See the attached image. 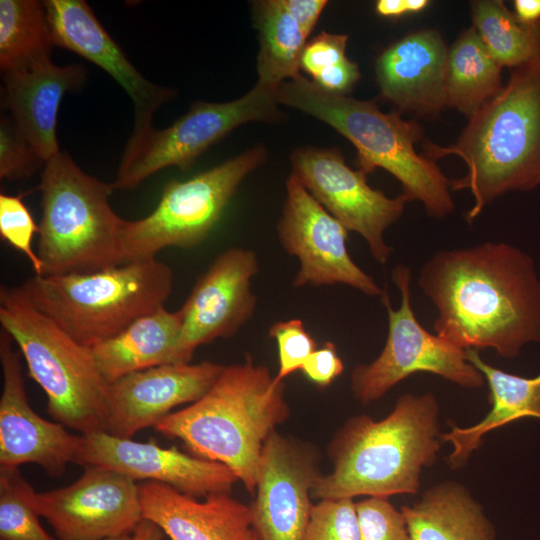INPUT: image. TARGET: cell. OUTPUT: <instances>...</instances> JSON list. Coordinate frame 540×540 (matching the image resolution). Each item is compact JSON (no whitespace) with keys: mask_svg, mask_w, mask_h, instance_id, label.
<instances>
[{"mask_svg":"<svg viewBox=\"0 0 540 540\" xmlns=\"http://www.w3.org/2000/svg\"><path fill=\"white\" fill-rule=\"evenodd\" d=\"M418 283L436 307V335L458 348H491L512 359L540 342V279L531 256L516 246L439 251Z\"/></svg>","mask_w":540,"mask_h":540,"instance_id":"cell-1","label":"cell"},{"mask_svg":"<svg viewBox=\"0 0 540 540\" xmlns=\"http://www.w3.org/2000/svg\"><path fill=\"white\" fill-rule=\"evenodd\" d=\"M423 148L434 161L455 155L465 162L466 174L449 186L473 195L465 215L469 224L502 194L539 186L540 55L511 69L507 83L469 117L454 144L426 140Z\"/></svg>","mask_w":540,"mask_h":540,"instance_id":"cell-2","label":"cell"},{"mask_svg":"<svg viewBox=\"0 0 540 540\" xmlns=\"http://www.w3.org/2000/svg\"><path fill=\"white\" fill-rule=\"evenodd\" d=\"M439 427V405L431 392L402 395L381 420L351 417L330 443L333 469L318 477L312 498L416 495L423 469L437 460Z\"/></svg>","mask_w":540,"mask_h":540,"instance_id":"cell-3","label":"cell"},{"mask_svg":"<svg viewBox=\"0 0 540 540\" xmlns=\"http://www.w3.org/2000/svg\"><path fill=\"white\" fill-rule=\"evenodd\" d=\"M284 382L251 358L225 366L210 390L154 427L194 456L227 466L255 493L267 438L289 416Z\"/></svg>","mask_w":540,"mask_h":540,"instance_id":"cell-4","label":"cell"},{"mask_svg":"<svg viewBox=\"0 0 540 540\" xmlns=\"http://www.w3.org/2000/svg\"><path fill=\"white\" fill-rule=\"evenodd\" d=\"M276 99L333 127L356 148V166L364 174L382 168L401 184L407 201H419L427 214L443 218L454 209L449 179L436 161L418 154L423 128L398 113H385L374 101L333 94L300 75L276 88Z\"/></svg>","mask_w":540,"mask_h":540,"instance_id":"cell-5","label":"cell"},{"mask_svg":"<svg viewBox=\"0 0 540 540\" xmlns=\"http://www.w3.org/2000/svg\"><path fill=\"white\" fill-rule=\"evenodd\" d=\"M173 285L172 269L151 258L90 273L34 275L22 287L70 337L93 348L164 307Z\"/></svg>","mask_w":540,"mask_h":540,"instance_id":"cell-6","label":"cell"},{"mask_svg":"<svg viewBox=\"0 0 540 540\" xmlns=\"http://www.w3.org/2000/svg\"><path fill=\"white\" fill-rule=\"evenodd\" d=\"M37 255L42 275L90 273L124 263L125 220L112 209V183L84 172L67 152L45 163Z\"/></svg>","mask_w":540,"mask_h":540,"instance_id":"cell-7","label":"cell"},{"mask_svg":"<svg viewBox=\"0 0 540 540\" xmlns=\"http://www.w3.org/2000/svg\"><path fill=\"white\" fill-rule=\"evenodd\" d=\"M0 323L45 392L49 414L81 434L106 432L109 383L91 348L40 311L22 285L1 286Z\"/></svg>","mask_w":540,"mask_h":540,"instance_id":"cell-8","label":"cell"},{"mask_svg":"<svg viewBox=\"0 0 540 540\" xmlns=\"http://www.w3.org/2000/svg\"><path fill=\"white\" fill-rule=\"evenodd\" d=\"M261 145L187 180L165 184L155 209L137 220H125L124 263L156 258L163 249L199 246L220 221L240 184L266 160Z\"/></svg>","mask_w":540,"mask_h":540,"instance_id":"cell-9","label":"cell"},{"mask_svg":"<svg viewBox=\"0 0 540 540\" xmlns=\"http://www.w3.org/2000/svg\"><path fill=\"white\" fill-rule=\"evenodd\" d=\"M276 89L256 83L230 102L197 101L171 126L154 127L140 140L127 144L118 168L114 190H131L158 171L175 166L188 170L211 145L236 127L251 121L275 123L283 118Z\"/></svg>","mask_w":540,"mask_h":540,"instance_id":"cell-10","label":"cell"},{"mask_svg":"<svg viewBox=\"0 0 540 540\" xmlns=\"http://www.w3.org/2000/svg\"><path fill=\"white\" fill-rule=\"evenodd\" d=\"M392 279L401 294V304L393 309L385 291L382 300L388 315V334L380 354L368 364H358L351 374V391L366 405L382 398L396 384L417 372H428L477 389L486 383L482 373L458 348L427 331L411 307V270L398 265Z\"/></svg>","mask_w":540,"mask_h":540,"instance_id":"cell-11","label":"cell"},{"mask_svg":"<svg viewBox=\"0 0 540 540\" xmlns=\"http://www.w3.org/2000/svg\"><path fill=\"white\" fill-rule=\"evenodd\" d=\"M292 175L348 231L367 243L374 260L385 264L392 248L386 229L403 214L407 200L372 188L366 174L351 169L337 148L301 147L291 154Z\"/></svg>","mask_w":540,"mask_h":540,"instance_id":"cell-12","label":"cell"},{"mask_svg":"<svg viewBox=\"0 0 540 540\" xmlns=\"http://www.w3.org/2000/svg\"><path fill=\"white\" fill-rule=\"evenodd\" d=\"M277 224L281 247L297 258L293 286L343 284L368 296H382L375 279L363 271L347 249L348 230L290 174Z\"/></svg>","mask_w":540,"mask_h":540,"instance_id":"cell-13","label":"cell"},{"mask_svg":"<svg viewBox=\"0 0 540 540\" xmlns=\"http://www.w3.org/2000/svg\"><path fill=\"white\" fill-rule=\"evenodd\" d=\"M41 517L59 540H105L132 535L143 518L139 485L102 466H86L72 484L35 495Z\"/></svg>","mask_w":540,"mask_h":540,"instance_id":"cell-14","label":"cell"},{"mask_svg":"<svg viewBox=\"0 0 540 540\" xmlns=\"http://www.w3.org/2000/svg\"><path fill=\"white\" fill-rule=\"evenodd\" d=\"M258 271L253 250L230 247L197 278L178 309L182 363H190L199 346L230 338L251 320L257 304L251 281Z\"/></svg>","mask_w":540,"mask_h":540,"instance_id":"cell-15","label":"cell"},{"mask_svg":"<svg viewBox=\"0 0 540 540\" xmlns=\"http://www.w3.org/2000/svg\"><path fill=\"white\" fill-rule=\"evenodd\" d=\"M74 463L102 466L136 480L168 485L191 497L229 493L238 481L224 464L162 447L120 438L105 431L80 434Z\"/></svg>","mask_w":540,"mask_h":540,"instance_id":"cell-16","label":"cell"},{"mask_svg":"<svg viewBox=\"0 0 540 540\" xmlns=\"http://www.w3.org/2000/svg\"><path fill=\"white\" fill-rule=\"evenodd\" d=\"M320 475L317 456L309 447L276 431L270 434L250 505L261 540H303L314 505L312 489Z\"/></svg>","mask_w":540,"mask_h":540,"instance_id":"cell-17","label":"cell"},{"mask_svg":"<svg viewBox=\"0 0 540 540\" xmlns=\"http://www.w3.org/2000/svg\"><path fill=\"white\" fill-rule=\"evenodd\" d=\"M54 46L70 50L102 68L132 100L134 127L127 144L153 128L158 108L175 92L147 80L128 60L83 0L43 1Z\"/></svg>","mask_w":540,"mask_h":540,"instance_id":"cell-18","label":"cell"},{"mask_svg":"<svg viewBox=\"0 0 540 540\" xmlns=\"http://www.w3.org/2000/svg\"><path fill=\"white\" fill-rule=\"evenodd\" d=\"M4 331L0 332L3 388L0 397V467L37 464L52 476L74 463L80 435L63 424L50 422L31 407L26 395L20 353Z\"/></svg>","mask_w":540,"mask_h":540,"instance_id":"cell-19","label":"cell"},{"mask_svg":"<svg viewBox=\"0 0 540 540\" xmlns=\"http://www.w3.org/2000/svg\"><path fill=\"white\" fill-rule=\"evenodd\" d=\"M224 367L211 361L164 364L110 382L106 432L131 438L138 431L155 426L173 408L203 397Z\"/></svg>","mask_w":540,"mask_h":540,"instance_id":"cell-20","label":"cell"},{"mask_svg":"<svg viewBox=\"0 0 540 540\" xmlns=\"http://www.w3.org/2000/svg\"><path fill=\"white\" fill-rule=\"evenodd\" d=\"M1 73L2 105L47 162L60 152L56 124L61 100L85 84L86 69L80 64L58 66L50 56H44Z\"/></svg>","mask_w":540,"mask_h":540,"instance_id":"cell-21","label":"cell"},{"mask_svg":"<svg viewBox=\"0 0 540 540\" xmlns=\"http://www.w3.org/2000/svg\"><path fill=\"white\" fill-rule=\"evenodd\" d=\"M448 52L436 30H419L396 41L376 61L380 96L400 110L439 116L447 107Z\"/></svg>","mask_w":540,"mask_h":540,"instance_id":"cell-22","label":"cell"},{"mask_svg":"<svg viewBox=\"0 0 540 540\" xmlns=\"http://www.w3.org/2000/svg\"><path fill=\"white\" fill-rule=\"evenodd\" d=\"M143 518L159 526L170 540H261L250 506L216 493L198 501L157 482L139 485Z\"/></svg>","mask_w":540,"mask_h":540,"instance_id":"cell-23","label":"cell"},{"mask_svg":"<svg viewBox=\"0 0 540 540\" xmlns=\"http://www.w3.org/2000/svg\"><path fill=\"white\" fill-rule=\"evenodd\" d=\"M466 353L468 361L485 378L491 408L478 423L468 427L451 423L450 430L440 434L441 442L452 446L447 459L452 469L464 467L493 429L526 417L540 419V374L531 378L518 376L486 363L475 349H467Z\"/></svg>","mask_w":540,"mask_h":540,"instance_id":"cell-24","label":"cell"},{"mask_svg":"<svg viewBox=\"0 0 540 540\" xmlns=\"http://www.w3.org/2000/svg\"><path fill=\"white\" fill-rule=\"evenodd\" d=\"M180 337L179 311L161 307L91 350L101 374L110 383L133 372L182 363Z\"/></svg>","mask_w":540,"mask_h":540,"instance_id":"cell-25","label":"cell"},{"mask_svg":"<svg viewBox=\"0 0 540 540\" xmlns=\"http://www.w3.org/2000/svg\"><path fill=\"white\" fill-rule=\"evenodd\" d=\"M401 511L411 540H496L482 505L459 482L436 484Z\"/></svg>","mask_w":540,"mask_h":540,"instance_id":"cell-26","label":"cell"},{"mask_svg":"<svg viewBox=\"0 0 540 540\" xmlns=\"http://www.w3.org/2000/svg\"><path fill=\"white\" fill-rule=\"evenodd\" d=\"M501 69L475 28L465 30L448 52L447 107L472 116L502 89Z\"/></svg>","mask_w":540,"mask_h":540,"instance_id":"cell-27","label":"cell"},{"mask_svg":"<svg viewBox=\"0 0 540 540\" xmlns=\"http://www.w3.org/2000/svg\"><path fill=\"white\" fill-rule=\"evenodd\" d=\"M253 18L260 46L257 82L276 89L284 81L298 78L307 37L281 0L254 2Z\"/></svg>","mask_w":540,"mask_h":540,"instance_id":"cell-28","label":"cell"},{"mask_svg":"<svg viewBox=\"0 0 540 540\" xmlns=\"http://www.w3.org/2000/svg\"><path fill=\"white\" fill-rule=\"evenodd\" d=\"M471 16L484 46L501 67L512 69L540 55V23H522L503 1H473Z\"/></svg>","mask_w":540,"mask_h":540,"instance_id":"cell-29","label":"cell"},{"mask_svg":"<svg viewBox=\"0 0 540 540\" xmlns=\"http://www.w3.org/2000/svg\"><path fill=\"white\" fill-rule=\"evenodd\" d=\"M54 46L43 2L0 1V69L50 56Z\"/></svg>","mask_w":540,"mask_h":540,"instance_id":"cell-30","label":"cell"},{"mask_svg":"<svg viewBox=\"0 0 540 540\" xmlns=\"http://www.w3.org/2000/svg\"><path fill=\"white\" fill-rule=\"evenodd\" d=\"M35 495L19 468L0 467V540H55L40 524Z\"/></svg>","mask_w":540,"mask_h":540,"instance_id":"cell-31","label":"cell"},{"mask_svg":"<svg viewBox=\"0 0 540 540\" xmlns=\"http://www.w3.org/2000/svg\"><path fill=\"white\" fill-rule=\"evenodd\" d=\"M303 540H360L353 499H323L314 504Z\"/></svg>","mask_w":540,"mask_h":540,"instance_id":"cell-32","label":"cell"},{"mask_svg":"<svg viewBox=\"0 0 540 540\" xmlns=\"http://www.w3.org/2000/svg\"><path fill=\"white\" fill-rule=\"evenodd\" d=\"M39 233L37 225L20 195L0 194L1 239L24 254L35 275H42V264L32 247V240Z\"/></svg>","mask_w":540,"mask_h":540,"instance_id":"cell-33","label":"cell"},{"mask_svg":"<svg viewBox=\"0 0 540 540\" xmlns=\"http://www.w3.org/2000/svg\"><path fill=\"white\" fill-rule=\"evenodd\" d=\"M10 116L0 120V178L20 181L30 178L45 166Z\"/></svg>","mask_w":540,"mask_h":540,"instance_id":"cell-34","label":"cell"},{"mask_svg":"<svg viewBox=\"0 0 540 540\" xmlns=\"http://www.w3.org/2000/svg\"><path fill=\"white\" fill-rule=\"evenodd\" d=\"M268 334L278 347L279 369L274 376L276 382H283L290 374L301 370L308 357L318 348L303 321L298 318L273 323Z\"/></svg>","mask_w":540,"mask_h":540,"instance_id":"cell-35","label":"cell"},{"mask_svg":"<svg viewBox=\"0 0 540 540\" xmlns=\"http://www.w3.org/2000/svg\"><path fill=\"white\" fill-rule=\"evenodd\" d=\"M356 507L360 540H411L402 511L389 498L368 497Z\"/></svg>","mask_w":540,"mask_h":540,"instance_id":"cell-36","label":"cell"},{"mask_svg":"<svg viewBox=\"0 0 540 540\" xmlns=\"http://www.w3.org/2000/svg\"><path fill=\"white\" fill-rule=\"evenodd\" d=\"M348 35L322 31L306 43L301 56V68L312 77L321 70L347 59Z\"/></svg>","mask_w":540,"mask_h":540,"instance_id":"cell-37","label":"cell"},{"mask_svg":"<svg viewBox=\"0 0 540 540\" xmlns=\"http://www.w3.org/2000/svg\"><path fill=\"white\" fill-rule=\"evenodd\" d=\"M302 372L320 388L329 386L344 371V363L333 342H325L305 361Z\"/></svg>","mask_w":540,"mask_h":540,"instance_id":"cell-38","label":"cell"},{"mask_svg":"<svg viewBox=\"0 0 540 540\" xmlns=\"http://www.w3.org/2000/svg\"><path fill=\"white\" fill-rule=\"evenodd\" d=\"M312 78V81L323 90L346 95L359 80L360 71L358 65L347 58L341 63L321 70Z\"/></svg>","mask_w":540,"mask_h":540,"instance_id":"cell-39","label":"cell"},{"mask_svg":"<svg viewBox=\"0 0 540 540\" xmlns=\"http://www.w3.org/2000/svg\"><path fill=\"white\" fill-rule=\"evenodd\" d=\"M281 3L308 38L328 2L326 0H281Z\"/></svg>","mask_w":540,"mask_h":540,"instance_id":"cell-40","label":"cell"},{"mask_svg":"<svg viewBox=\"0 0 540 540\" xmlns=\"http://www.w3.org/2000/svg\"><path fill=\"white\" fill-rule=\"evenodd\" d=\"M513 6V13L522 23H540V0H515Z\"/></svg>","mask_w":540,"mask_h":540,"instance_id":"cell-41","label":"cell"},{"mask_svg":"<svg viewBox=\"0 0 540 540\" xmlns=\"http://www.w3.org/2000/svg\"><path fill=\"white\" fill-rule=\"evenodd\" d=\"M375 10L384 17L397 18L409 14L407 0H378Z\"/></svg>","mask_w":540,"mask_h":540,"instance_id":"cell-42","label":"cell"},{"mask_svg":"<svg viewBox=\"0 0 540 540\" xmlns=\"http://www.w3.org/2000/svg\"><path fill=\"white\" fill-rule=\"evenodd\" d=\"M164 532L155 523L143 519L134 533L131 540H163Z\"/></svg>","mask_w":540,"mask_h":540,"instance_id":"cell-43","label":"cell"},{"mask_svg":"<svg viewBox=\"0 0 540 540\" xmlns=\"http://www.w3.org/2000/svg\"><path fill=\"white\" fill-rule=\"evenodd\" d=\"M131 538H132V535H125V536L109 538V539H105V540H131Z\"/></svg>","mask_w":540,"mask_h":540,"instance_id":"cell-44","label":"cell"}]
</instances>
